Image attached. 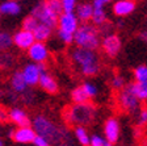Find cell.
<instances>
[{"label":"cell","mask_w":147,"mask_h":146,"mask_svg":"<svg viewBox=\"0 0 147 146\" xmlns=\"http://www.w3.org/2000/svg\"><path fill=\"white\" fill-rule=\"evenodd\" d=\"M96 116V107L91 101L86 103H74V105L66 107L63 111L64 121L70 125L86 126L93 122Z\"/></svg>","instance_id":"6da1fadb"},{"label":"cell","mask_w":147,"mask_h":146,"mask_svg":"<svg viewBox=\"0 0 147 146\" xmlns=\"http://www.w3.org/2000/svg\"><path fill=\"white\" fill-rule=\"evenodd\" d=\"M33 129H34V132H36V134L46 138L49 142L61 143L62 141L68 140L67 130H64V129L57 126L54 122L50 121L47 117H45V116L40 115L34 119Z\"/></svg>","instance_id":"7a4b0ae2"},{"label":"cell","mask_w":147,"mask_h":146,"mask_svg":"<svg viewBox=\"0 0 147 146\" xmlns=\"http://www.w3.org/2000/svg\"><path fill=\"white\" fill-rule=\"evenodd\" d=\"M71 57H72L75 63H78L82 67V73L86 76H93L98 71V69H100L98 58L93 53V50L78 46L76 49L72 50Z\"/></svg>","instance_id":"3957f363"},{"label":"cell","mask_w":147,"mask_h":146,"mask_svg":"<svg viewBox=\"0 0 147 146\" xmlns=\"http://www.w3.org/2000/svg\"><path fill=\"white\" fill-rule=\"evenodd\" d=\"M100 32L91 24H83L76 28L74 32V41L78 46L86 48L89 50H95L100 45V38H98Z\"/></svg>","instance_id":"277c9868"},{"label":"cell","mask_w":147,"mask_h":146,"mask_svg":"<svg viewBox=\"0 0 147 146\" xmlns=\"http://www.w3.org/2000/svg\"><path fill=\"white\" fill-rule=\"evenodd\" d=\"M118 103L121 109L126 111V112H133L134 109L138 108L139 104V99L133 91V86H123L118 92Z\"/></svg>","instance_id":"5b68a950"},{"label":"cell","mask_w":147,"mask_h":146,"mask_svg":"<svg viewBox=\"0 0 147 146\" xmlns=\"http://www.w3.org/2000/svg\"><path fill=\"white\" fill-rule=\"evenodd\" d=\"M32 16H34V17L38 20L40 24L47 25V26H50L51 29L55 28L57 24H58V16L55 15V13H53L51 11L43 4V1L34 7L33 11H32Z\"/></svg>","instance_id":"8992f818"},{"label":"cell","mask_w":147,"mask_h":146,"mask_svg":"<svg viewBox=\"0 0 147 146\" xmlns=\"http://www.w3.org/2000/svg\"><path fill=\"white\" fill-rule=\"evenodd\" d=\"M28 54H29L32 61L37 62V63H45L47 61V58H49V50H47V48L43 42L34 41L28 48Z\"/></svg>","instance_id":"52a82bcc"},{"label":"cell","mask_w":147,"mask_h":146,"mask_svg":"<svg viewBox=\"0 0 147 146\" xmlns=\"http://www.w3.org/2000/svg\"><path fill=\"white\" fill-rule=\"evenodd\" d=\"M59 31L74 33L78 28V18L72 12H62L58 16V24Z\"/></svg>","instance_id":"ba28073f"},{"label":"cell","mask_w":147,"mask_h":146,"mask_svg":"<svg viewBox=\"0 0 147 146\" xmlns=\"http://www.w3.org/2000/svg\"><path fill=\"white\" fill-rule=\"evenodd\" d=\"M101 45H102L105 54H108L109 57H116L121 49V40L116 34H109V36L104 37Z\"/></svg>","instance_id":"9c48e42d"},{"label":"cell","mask_w":147,"mask_h":146,"mask_svg":"<svg viewBox=\"0 0 147 146\" xmlns=\"http://www.w3.org/2000/svg\"><path fill=\"white\" fill-rule=\"evenodd\" d=\"M11 136L18 143H30L36 137V132L30 126H20L15 132H12Z\"/></svg>","instance_id":"30bf717a"},{"label":"cell","mask_w":147,"mask_h":146,"mask_svg":"<svg viewBox=\"0 0 147 146\" xmlns=\"http://www.w3.org/2000/svg\"><path fill=\"white\" fill-rule=\"evenodd\" d=\"M104 133H105V138H107L108 142H110L112 145L116 143L118 141L119 137V124L114 117L112 119H108L105 121L104 125Z\"/></svg>","instance_id":"8fae6325"},{"label":"cell","mask_w":147,"mask_h":146,"mask_svg":"<svg viewBox=\"0 0 147 146\" xmlns=\"http://www.w3.org/2000/svg\"><path fill=\"white\" fill-rule=\"evenodd\" d=\"M13 43H15L17 48L20 49H28L32 43L34 42V36L32 32L29 31H25V29H21V31H18L17 33L13 36Z\"/></svg>","instance_id":"7c38bea8"},{"label":"cell","mask_w":147,"mask_h":146,"mask_svg":"<svg viewBox=\"0 0 147 146\" xmlns=\"http://www.w3.org/2000/svg\"><path fill=\"white\" fill-rule=\"evenodd\" d=\"M42 71L40 70L38 65H26L22 70V76H24L25 82H26L28 86H36L38 83V79H40V75Z\"/></svg>","instance_id":"4fadbf2b"},{"label":"cell","mask_w":147,"mask_h":146,"mask_svg":"<svg viewBox=\"0 0 147 146\" xmlns=\"http://www.w3.org/2000/svg\"><path fill=\"white\" fill-rule=\"evenodd\" d=\"M8 119L17 124L18 126H30V120L28 117V115L20 108H13L8 112Z\"/></svg>","instance_id":"5bb4252c"},{"label":"cell","mask_w":147,"mask_h":146,"mask_svg":"<svg viewBox=\"0 0 147 146\" xmlns=\"http://www.w3.org/2000/svg\"><path fill=\"white\" fill-rule=\"evenodd\" d=\"M38 84L49 94H57L58 92V84L55 82V79L47 73H41L40 79H38Z\"/></svg>","instance_id":"9a60e30c"},{"label":"cell","mask_w":147,"mask_h":146,"mask_svg":"<svg viewBox=\"0 0 147 146\" xmlns=\"http://www.w3.org/2000/svg\"><path fill=\"white\" fill-rule=\"evenodd\" d=\"M134 9H135V0H119L113 7V11L117 16L130 15Z\"/></svg>","instance_id":"2e32d148"},{"label":"cell","mask_w":147,"mask_h":146,"mask_svg":"<svg viewBox=\"0 0 147 146\" xmlns=\"http://www.w3.org/2000/svg\"><path fill=\"white\" fill-rule=\"evenodd\" d=\"M11 87L15 92L17 94H22V92L26 91V82H25L24 76H22V71H16L12 75V79H11Z\"/></svg>","instance_id":"e0dca14e"},{"label":"cell","mask_w":147,"mask_h":146,"mask_svg":"<svg viewBox=\"0 0 147 146\" xmlns=\"http://www.w3.org/2000/svg\"><path fill=\"white\" fill-rule=\"evenodd\" d=\"M32 33H33L34 40L36 41L45 42V41L50 37V34H51V28L47 26V25H43V24H38L37 28L32 32Z\"/></svg>","instance_id":"ac0fdd59"},{"label":"cell","mask_w":147,"mask_h":146,"mask_svg":"<svg viewBox=\"0 0 147 146\" xmlns=\"http://www.w3.org/2000/svg\"><path fill=\"white\" fill-rule=\"evenodd\" d=\"M20 11H21V8L15 0H8L0 5V13H3V15H18Z\"/></svg>","instance_id":"d6986e66"},{"label":"cell","mask_w":147,"mask_h":146,"mask_svg":"<svg viewBox=\"0 0 147 146\" xmlns=\"http://www.w3.org/2000/svg\"><path fill=\"white\" fill-rule=\"evenodd\" d=\"M78 18L80 21L87 22L88 20H91L92 17V12H93V7L89 5V4H82V5L78 7Z\"/></svg>","instance_id":"ffe728a7"},{"label":"cell","mask_w":147,"mask_h":146,"mask_svg":"<svg viewBox=\"0 0 147 146\" xmlns=\"http://www.w3.org/2000/svg\"><path fill=\"white\" fill-rule=\"evenodd\" d=\"M71 99H72L74 103H86V101H89L91 97L84 91L83 86H80V87H76V88L71 92Z\"/></svg>","instance_id":"44dd1931"},{"label":"cell","mask_w":147,"mask_h":146,"mask_svg":"<svg viewBox=\"0 0 147 146\" xmlns=\"http://www.w3.org/2000/svg\"><path fill=\"white\" fill-rule=\"evenodd\" d=\"M133 91L137 95L139 100H146L147 99V80L146 82H135L133 83Z\"/></svg>","instance_id":"7402d4cb"},{"label":"cell","mask_w":147,"mask_h":146,"mask_svg":"<svg viewBox=\"0 0 147 146\" xmlns=\"http://www.w3.org/2000/svg\"><path fill=\"white\" fill-rule=\"evenodd\" d=\"M75 137L83 146H89V136L84 126H80V125L75 126Z\"/></svg>","instance_id":"603a6c76"},{"label":"cell","mask_w":147,"mask_h":146,"mask_svg":"<svg viewBox=\"0 0 147 146\" xmlns=\"http://www.w3.org/2000/svg\"><path fill=\"white\" fill-rule=\"evenodd\" d=\"M43 4H45L53 13H55L57 16H59L62 12H63V8H62V0H45Z\"/></svg>","instance_id":"cb8c5ba5"},{"label":"cell","mask_w":147,"mask_h":146,"mask_svg":"<svg viewBox=\"0 0 147 146\" xmlns=\"http://www.w3.org/2000/svg\"><path fill=\"white\" fill-rule=\"evenodd\" d=\"M91 18H92V21L95 22V25H101L107 21V15H105L102 8H93Z\"/></svg>","instance_id":"d4e9b609"},{"label":"cell","mask_w":147,"mask_h":146,"mask_svg":"<svg viewBox=\"0 0 147 146\" xmlns=\"http://www.w3.org/2000/svg\"><path fill=\"white\" fill-rule=\"evenodd\" d=\"M13 43L12 37L9 36L8 33H4V32H0V53L8 50Z\"/></svg>","instance_id":"484cf974"},{"label":"cell","mask_w":147,"mask_h":146,"mask_svg":"<svg viewBox=\"0 0 147 146\" xmlns=\"http://www.w3.org/2000/svg\"><path fill=\"white\" fill-rule=\"evenodd\" d=\"M40 24L38 22V20H37L34 16H26V17L22 20V29H25V31H29V32H33L34 29L37 28V25Z\"/></svg>","instance_id":"4316f807"},{"label":"cell","mask_w":147,"mask_h":146,"mask_svg":"<svg viewBox=\"0 0 147 146\" xmlns=\"http://www.w3.org/2000/svg\"><path fill=\"white\" fill-rule=\"evenodd\" d=\"M13 65V57L9 53L1 52L0 54V69H8Z\"/></svg>","instance_id":"83f0119b"},{"label":"cell","mask_w":147,"mask_h":146,"mask_svg":"<svg viewBox=\"0 0 147 146\" xmlns=\"http://www.w3.org/2000/svg\"><path fill=\"white\" fill-rule=\"evenodd\" d=\"M134 76L137 82H146L147 80V67L146 66H139L135 69Z\"/></svg>","instance_id":"f1b7e54d"},{"label":"cell","mask_w":147,"mask_h":146,"mask_svg":"<svg viewBox=\"0 0 147 146\" xmlns=\"http://www.w3.org/2000/svg\"><path fill=\"white\" fill-rule=\"evenodd\" d=\"M89 146H112V143L101 138L100 136H92L89 138Z\"/></svg>","instance_id":"f546056e"},{"label":"cell","mask_w":147,"mask_h":146,"mask_svg":"<svg viewBox=\"0 0 147 146\" xmlns=\"http://www.w3.org/2000/svg\"><path fill=\"white\" fill-rule=\"evenodd\" d=\"M76 0H62V8L63 12H72L75 8Z\"/></svg>","instance_id":"4dcf8cb0"},{"label":"cell","mask_w":147,"mask_h":146,"mask_svg":"<svg viewBox=\"0 0 147 146\" xmlns=\"http://www.w3.org/2000/svg\"><path fill=\"white\" fill-rule=\"evenodd\" d=\"M112 86H113L114 90H121L125 86V80H123V78L121 75H116L113 78V80H112Z\"/></svg>","instance_id":"1f68e13d"},{"label":"cell","mask_w":147,"mask_h":146,"mask_svg":"<svg viewBox=\"0 0 147 146\" xmlns=\"http://www.w3.org/2000/svg\"><path fill=\"white\" fill-rule=\"evenodd\" d=\"M59 37L64 43H72L74 42V33H67V32L59 31Z\"/></svg>","instance_id":"d6a6232c"},{"label":"cell","mask_w":147,"mask_h":146,"mask_svg":"<svg viewBox=\"0 0 147 146\" xmlns=\"http://www.w3.org/2000/svg\"><path fill=\"white\" fill-rule=\"evenodd\" d=\"M83 88H84V91L87 92V95H88L89 97H93L96 94H97L96 87L93 84H91V83H84V84H83Z\"/></svg>","instance_id":"836d02e7"},{"label":"cell","mask_w":147,"mask_h":146,"mask_svg":"<svg viewBox=\"0 0 147 146\" xmlns=\"http://www.w3.org/2000/svg\"><path fill=\"white\" fill-rule=\"evenodd\" d=\"M33 143L34 146H50V142L46 138L41 137V136H38V134H36V137H34L33 140Z\"/></svg>","instance_id":"e575fe53"},{"label":"cell","mask_w":147,"mask_h":146,"mask_svg":"<svg viewBox=\"0 0 147 146\" xmlns=\"http://www.w3.org/2000/svg\"><path fill=\"white\" fill-rule=\"evenodd\" d=\"M147 122V109L146 108H143V109L141 111V113H139V120H138V124L139 125H144Z\"/></svg>","instance_id":"d590c367"},{"label":"cell","mask_w":147,"mask_h":146,"mask_svg":"<svg viewBox=\"0 0 147 146\" xmlns=\"http://www.w3.org/2000/svg\"><path fill=\"white\" fill-rule=\"evenodd\" d=\"M110 0H93V8H102Z\"/></svg>","instance_id":"8d00e7d4"},{"label":"cell","mask_w":147,"mask_h":146,"mask_svg":"<svg viewBox=\"0 0 147 146\" xmlns=\"http://www.w3.org/2000/svg\"><path fill=\"white\" fill-rule=\"evenodd\" d=\"M7 120H8V112L3 107H0V121H7Z\"/></svg>","instance_id":"74e56055"},{"label":"cell","mask_w":147,"mask_h":146,"mask_svg":"<svg viewBox=\"0 0 147 146\" xmlns=\"http://www.w3.org/2000/svg\"><path fill=\"white\" fill-rule=\"evenodd\" d=\"M141 37H142V40L147 41V31H146V32H143V33L141 34Z\"/></svg>","instance_id":"f35d334b"},{"label":"cell","mask_w":147,"mask_h":146,"mask_svg":"<svg viewBox=\"0 0 147 146\" xmlns=\"http://www.w3.org/2000/svg\"><path fill=\"white\" fill-rule=\"evenodd\" d=\"M59 146H71L70 143H66V142H61L59 143Z\"/></svg>","instance_id":"ab89813d"},{"label":"cell","mask_w":147,"mask_h":146,"mask_svg":"<svg viewBox=\"0 0 147 146\" xmlns=\"http://www.w3.org/2000/svg\"><path fill=\"white\" fill-rule=\"evenodd\" d=\"M0 146H4V143H3V141H0Z\"/></svg>","instance_id":"60d3db41"},{"label":"cell","mask_w":147,"mask_h":146,"mask_svg":"<svg viewBox=\"0 0 147 146\" xmlns=\"http://www.w3.org/2000/svg\"><path fill=\"white\" fill-rule=\"evenodd\" d=\"M0 96H1V91H0Z\"/></svg>","instance_id":"b9f144b4"},{"label":"cell","mask_w":147,"mask_h":146,"mask_svg":"<svg viewBox=\"0 0 147 146\" xmlns=\"http://www.w3.org/2000/svg\"><path fill=\"white\" fill-rule=\"evenodd\" d=\"M15 1H17V0H15Z\"/></svg>","instance_id":"7bdbcfd3"},{"label":"cell","mask_w":147,"mask_h":146,"mask_svg":"<svg viewBox=\"0 0 147 146\" xmlns=\"http://www.w3.org/2000/svg\"><path fill=\"white\" fill-rule=\"evenodd\" d=\"M0 15H1V13H0Z\"/></svg>","instance_id":"ee69618b"}]
</instances>
